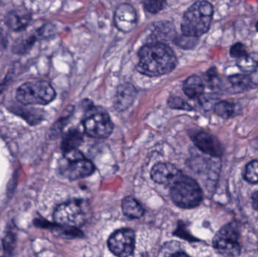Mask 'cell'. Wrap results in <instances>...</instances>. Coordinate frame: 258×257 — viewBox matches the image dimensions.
I'll use <instances>...</instances> for the list:
<instances>
[{
	"label": "cell",
	"mask_w": 258,
	"mask_h": 257,
	"mask_svg": "<svg viewBox=\"0 0 258 257\" xmlns=\"http://www.w3.org/2000/svg\"><path fill=\"white\" fill-rule=\"evenodd\" d=\"M138 57L137 69L147 76H160L169 73L177 65L175 53L166 44L161 42L144 45L140 50Z\"/></svg>",
	"instance_id": "obj_1"
},
{
	"label": "cell",
	"mask_w": 258,
	"mask_h": 257,
	"mask_svg": "<svg viewBox=\"0 0 258 257\" xmlns=\"http://www.w3.org/2000/svg\"><path fill=\"white\" fill-rule=\"evenodd\" d=\"M63 155L65 162L60 166V172L68 179H80L93 174L95 166L78 149L67 152Z\"/></svg>",
	"instance_id": "obj_8"
},
{
	"label": "cell",
	"mask_w": 258,
	"mask_h": 257,
	"mask_svg": "<svg viewBox=\"0 0 258 257\" xmlns=\"http://www.w3.org/2000/svg\"><path fill=\"white\" fill-rule=\"evenodd\" d=\"M215 113L220 117L224 119L233 117L236 113V105L233 103L221 101L215 106Z\"/></svg>",
	"instance_id": "obj_20"
},
{
	"label": "cell",
	"mask_w": 258,
	"mask_h": 257,
	"mask_svg": "<svg viewBox=\"0 0 258 257\" xmlns=\"http://www.w3.org/2000/svg\"><path fill=\"white\" fill-rule=\"evenodd\" d=\"M217 78H218V73H217L215 68H212V69H209L205 75V80L212 86L214 85Z\"/></svg>",
	"instance_id": "obj_27"
},
{
	"label": "cell",
	"mask_w": 258,
	"mask_h": 257,
	"mask_svg": "<svg viewBox=\"0 0 258 257\" xmlns=\"http://www.w3.org/2000/svg\"><path fill=\"white\" fill-rule=\"evenodd\" d=\"M3 84H0V93L3 92Z\"/></svg>",
	"instance_id": "obj_30"
},
{
	"label": "cell",
	"mask_w": 258,
	"mask_h": 257,
	"mask_svg": "<svg viewBox=\"0 0 258 257\" xmlns=\"http://www.w3.org/2000/svg\"><path fill=\"white\" fill-rule=\"evenodd\" d=\"M136 92V89L130 83L120 84L115 95V110L122 112L129 108L135 101Z\"/></svg>",
	"instance_id": "obj_13"
},
{
	"label": "cell",
	"mask_w": 258,
	"mask_h": 257,
	"mask_svg": "<svg viewBox=\"0 0 258 257\" xmlns=\"http://www.w3.org/2000/svg\"><path fill=\"white\" fill-rule=\"evenodd\" d=\"M56 93L51 84L46 81H31L18 88L17 100L25 105H46L55 98Z\"/></svg>",
	"instance_id": "obj_5"
},
{
	"label": "cell",
	"mask_w": 258,
	"mask_h": 257,
	"mask_svg": "<svg viewBox=\"0 0 258 257\" xmlns=\"http://www.w3.org/2000/svg\"><path fill=\"white\" fill-rule=\"evenodd\" d=\"M171 257H190L188 256L186 253H183V252H177V253H174Z\"/></svg>",
	"instance_id": "obj_29"
},
{
	"label": "cell",
	"mask_w": 258,
	"mask_h": 257,
	"mask_svg": "<svg viewBox=\"0 0 258 257\" xmlns=\"http://www.w3.org/2000/svg\"><path fill=\"white\" fill-rule=\"evenodd\" d=\"M168 104L171 109H175V110H187V111L192 110V107L189 104L178 97H171L168 99Z\"/></svg>",
	"instance_id": "obj_23"
},
{
	"label": "cell",
	"mask_w": 258,
	"mask_h": 257,
	"mask_svg": "<svg viewBox=\"0 0 258 257\" xmlns=\"http://www.w3.org/2000/svg\"><path fill=\"white\" fill-rule=\"evenodd\" d=\"M245 179L250 184H258V160H254L247 164Z\"/></svg>",
	"instance_id": "obj_21"
},
{
	"label": "cell",
	"mask_w": 258,
	"mask_h": 257,
	"mask_svg": "<svg viewBox=\"0 0 258 257\" xmlns=\"http://www.w3.org/2000/svg\"><path fill=\"white\" fill-rule=\"evenodd\" d=\"M252 206L258 211V190L252 195Z\"/></svg>",
	"instance_id": "obj_28"
},
{
	"label": "cell",
	"mask_w": 258,
	"mask_h": 257,
	"mask_svg": "<svg viewBox=\"0 0 258 257\" xmlns=\"http://www.w3.org/2000/svg\"><path fill=\"white\" fill-rule=\"evenodd\" d=\"M256 29H257V30L258 31V21L257 22V24H256Z\"/></svg>",
	"instance_id": "obj_31"
},
{
	"label": "cell",
	"mask_w": 258,
	"mask_h": 257,
	"mask_svg": "<svg viewBox=\"0 0 258 257\" xmlns=\"http://www.w3.org/2000/svg\"><path fill=\"white\" fill-rule=\"evenodd\" d=\"M83 125L87 135L92 138L105 139L113 132V122L108 113L101 107L93 105L85 110Z\"/></svg>",
	"instance_id": "obj_4"
},
{
	"label": "cell",
	"mask_w": 258,
	"mask_h": 257,
	"mask_svg": "<svg viewBox=\"0 0 258 257\" xmlns=\"http://www.w3.org/2000/svg\"><path fill=\"white\" fill-rule=\"evenodd\" d=\"M5 21L8 27L12 30H23L30 22V14L25 9H15L8 13Z\"/></svg>",
	"instance_id": "obj_14"
},
{
	"label": "cell",
	"mask_w": 258,
	"mask_h": 257,
	"mask_svg": "<svg viewBox=\"0 0 258 257\" xmlns=\"http://www.w3.org/2000/svg\"><path fill=\"white\" fill-rule=\"evenodd\" d=\"M122 212L130 219H139L144 214V209L141 204L132 196H127L122 200Z\"/></svg>",
	"instance_id": "obj_17"
},
{
	"label": "cell",
	"mask_w": 258,
	"mask_h": 257,
	"mask_svg": "<svg viewBox=\"0 0 258 257\" xmlns=\"http://www.w3.org/2000/svg\"><path fill=\"white\" fill-rule=\"evenodd\" d=\"M165 1H146L144 3V9L152 14L161 12L165 7Z\"/></svg>",
	"instance_id": "obj_25"
},
{
	"label": "cell",
	"mask_w": 258,
	"mask_h": 257,
	"mask_svg": "<svg viewBox=\"0 0 258 257\" xmlns=\"http://www.w3.org/2000/svg\"><path fill=\"white\" fill-rule=\"evenodd\" d=\"M214 15L213 6L209 2L199 1L185 12L181 23L183 36L199 38L209 31Z\"/></svg>",
	"instance_id": "obj_2"
},
{
	"label": "cell",
	"mask_w": 258,
	"mask_h": 257,
	"mask_svg": "<svg viewBox=\"0 0 258 257\" xmlns=\"http://www.w3.org/2000/svg\"><path fill=\"white\" fill-rule=\"evenodd\" d=\"M171 198L177 206L189 209L201 203L203 192L195 180L181 174L171 185Z\"/></svg>",
	"instance_id": "obj_3"
},
{
	"label": "cell",
	"mask_w": 258,
	"mask_h": 257,
	"mask_svg": "<svg viewBox=\"0 0 258 257\" xmlns=\"http://www.w3.org/2000/svg\"><path fill=\"white\" fill-rule=\"evenodd\" d=\"M236 64L243 72H255L258 66V54H248L245 57L238 59Z\"/></svg>",
	"instance_id": "obj_19"
},
{
	"label": "cell",
	"mask_w": 258,
	"mask_h": 257,
	"mask_svg": "<svg viewBox=\"0 0 258 257\" xmlns=\"http://www.w3.org/2000/svg\"><path fill=\"white\" fill-rule=\"evenodd\" d=\"M214 247L225 257H237L240 254V233L235 223L221 228L213 239Z\"/></svg>",
	"instance_id": "obj_7"
},
{
	"label": "cell",
	"mask_w": 258,
	"mask_h": 257,
	"mask_svg": "<svg viewBox=\"0 0 258 257\" xmlns=\"http://www.w3.org/2000/svg\"><path fill=\"white\" fill-rule=\"evenodd\" d=\"M110 251L118 257H128L135 247V235L130 229H121L113 232L108 239Z\"/></svg>",
	"instance_id": "obj_9"
},
{
	"label": "cell",
	"mask_w": 258,
	"mask_h": 257,
	"mask_svg": "<svg viewBox=\"0 0 258 257\" xmlns=\"http://www.w3.org/2000/svg\"><path fill=\"white\" fill-rule=\"evenodd\" d=\"M230 54L231 57L240 59L248 54L246 46L242 42H237L230 48Z\"/></svg>",
	"instance_id": "obj_24"
},
{
	"label": "cell",
	"mask_w": 258,
	"mask_h": 257,
	"mask_svg": "<svg viewBox=\"0 0 258 257\" xmlns=\"http://www.w3.org/2000/svg\"><path fill=\"white\" fill-rule=\"evenodd\" d=\"M114 23L118 30L124 33L135 29L138 23V15L133 6L128 3L119 5L115 11Z\"/></svg>",
	"instance_id": "obj_11"
},
{
	"label": "cell",
	"mask_w": 258,
	"mask_h": 257,
	"mask_svg": "<svg viewBox=\"0 0 258 257\" xmlns=\"http://www.w3.org/2000/svg\"><path fill=\"white\" fill-rule=\"evenodd\" d=\"M192 140L196 146L207 155L219 158L224 153L221 141L209 133L200 131L192 137Z\"/></svg>",
	"instance_id": "obj_10"
},
{
	"label": "cell",
	"mask_w": 258,
	"mask_h": 257,
	"mask_svg": "<svg viewBox=\"0 0 258 257\" xmlns=\"http://www.w3.org/2000/svg\"><path fill=\"white\" fill-rule=\"evenodd\" d=\"M83 142V137L78 130L73 129L65 134L61 143L63 154L77 150Z\"/></svg>",
	"instance_id": "obj_18"
},
{
	"label": "cell",
	"mask_w": 258,
	"mask_h": 257,
	"mask_svg": "<svg viewBox=\"0 0 258 257\" xmlns=\"http://www.w3.org/2000/svg\"><path fill=\"white\" fill-rule=\"evenodd\" d=\"M181 174L171 163H158L153 166L150 175L152 180L157 184L171 186Z\"/></svg>",
	"instance_id": "obj_12"
},
{
	"label": "cell",
	"mask_w": 258,
	"mask_h": 257,
	"mask_svg": "<svg viewBox=\"0 0 258 257\" xmlns=\"http://www.w3.org/2000/svg\"><path fill=\"white\" fill-rule=\"evenodd\" d=\"M228 79L235 89L245 91L249 88H252L253 84H258V72H254V74L251 75L237 74L229 77Z\"/></svg>",
	"instance_id": "obj_16"
},
{
	"label": "cell",
	"mask_w": 258,
	"mask_h": 257,
	"mask_svg": "<svg viewBox=\"0 0 258 257\" xmlns=\"http://www.w3.org/2000/svg\"><path fill=\"white\" fill-rule=\"evenodd\" d=\"M15 243H16L15 234L12 231H9L5 235L4 239H3V248H4L5 253L8 256L12 255V252L15 249Z\"/></svg>",
	"instance_id": "obj_22"
},
{
	"label": "cell",
	"mask_w": 258,
	"mask_h": 257,
	"mask_svg": "<svg viewBox=\"0 0 258 257\" xmlns=\"http://www.w3.org/2000/svg\"><path fill=\"white\" fill-rule=\"evenodd\" d=\"M176 44L183 48H192L198 42V38L189 37V36H181L177 38Z\"/></svg>",
	"instance_id": "obj_26"
},
{
	"label": "cell",
	"mask_w": 258,
	"mask_h": 257,
	"mask_svg": "<svg viewBox=\"0 0 258 257\" xmlns=\"http://www.w3.org/2000/svg\"><path fill=\"white\" fill-rule=\"evenodd\" d=\"M183 90L185 95L190 99H197L203 96L205 91L204 83L200 77L191 75L185 80Z\"/></svg>",
	"instance_id": "obj_15"
},
{
	"label": "cell",
	"mask_w": 258,
	"mask_h": 257,
	"mask_svg": "<svg viewBox=\"0 0 258 257\" xmlns=\"http://www.w3.org/2000/svg\"><path fill=\"white\" fill-rule=\"evenodd\" d=\"M53 218L58 226L77 229L87 221V209L81 201H70L56 208Z\"/></svg>",
	"instance_id": "obj_6"
}]
</instances>
